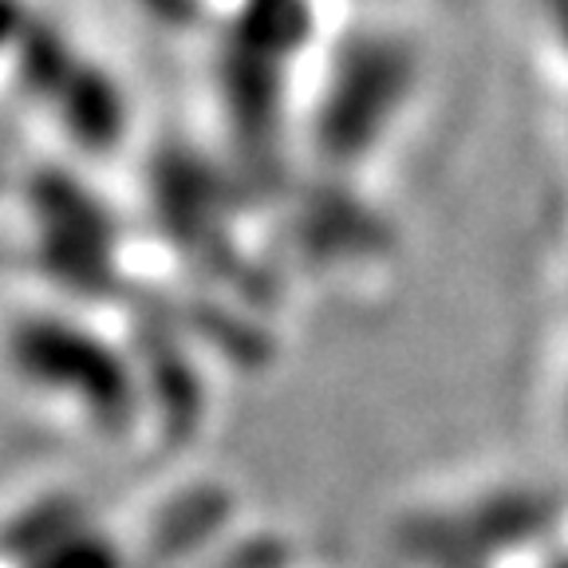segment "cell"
<instances>
[{
    "label": "cell",
    "mask_w": 568,
    "mask_h": 568,
    "mask_svg": "<svg viewBox=\"0 0 568 568\" xmlns=\"http://www.w3.org/2000/svg\"><path fill=\"white\" fill-rule=\"evenodd\" d=\"M4 359L24 387L63 399L91 426L119 435L139 415V379L103 332L60 312H28L4 336Z\"/></svg>",
    "instance_id": "obj_1"
},
{
    "label": "cell",
    "mask_w": 568,
    "mask_h": 568,
    "mask_svg": "<svg viewBox=\"0 0 568 568\" xmlns=\"http://www.w3.org/2000/svg\"><path fill=\"white\" fill-rule=\"evenodd\" d=\"M316 32L312 0H241L222 44V91L248 142L276 131L284 75Z\"/></svg>",
    "instance_id": "obj_2"
},
{
    "label": "cell",
    "mask_w": 568,
    "mask_h": 568,
    "mask_svg": "<svg viewBox=\"0 0 568 568\" xmlns=\"http://www.w3.org/2000/svg\"><path fill=\"white\" fill-rule=\"evenodd\" d=\"M415 48L395 32H355L332 55L320 99V142L339 159L364 154L415 88Z\"/></svg>",
    "instance_id": "obj_3"
},
{
    "label": "cell",
    "mask_w": 568,
    "mask_h": 568,
    "mask_svg": "<svg viewBox=\"0 0 568 568\" xmlns=\"http://www.w3.org/2000/svg\"><path fill=\"white\" fill-rule=\"evenodd\" d=\"M48 103L55 106V115L68 126L71 139L88 146V151H106L123 134V95H119V88L111 83L106 71H99L95 63L80 60V55L63 71V80L52 88Z\"/></svg>",
    "instance_id": "obj_4"
},
{
    "label": "cell",
    "mask_w": 568,
    "mask_h": 568,
    "mask_svg": "<svg viewBox=\"0 0 568 568\" xmlns=\"http://www.w3.org/2000/svg\"><path fill=\"white\" fill-rule=\"evenodd\" d=\"M28 568H126L123 549L115 541H106L103 532H63L52 545L36 552V560H28Z\"/></svg>",
    "instance_id": "obj_5"
},
{
    "label": "cell",
    "mask_w": 568,
    "mask_h": 568,
    "mask_svg": "<svg viewBox=\"0 0 568 568\" xmlns=\"http://www.w3.org/2000/svg\"><path fill=\"white\" fill-rule=\"evenodd\" d=\"M28 24V12L20 9V0H0V55L12 52Z\"/></svg>",
    "instance_id": "obj_6"
},
{
    "label": "cell",
    "mask_w": 568,
    "mask_h": 568,
    "mask_svg": "<svg viewBox=\"0 0 568 568\" xmlns=\"http://www.w3.org/2000/svg\"><path fill=\"white\" fill-rule=\"evenodd\" d=\"M545 12H549L552 32H557V40L568 52V0H545Z\"/></svg>",
    "instance_id": "obj_7"
},
{
    "label": "cell",
    "mask_w": 568,
    "mask_h": 568,
    "mask_svg": "<svg viewBox=\"0 0 568 568\" xmlns=\"http://www.w3.org/2000/svg\"><path fill=\"white\" fill-rule=\"evenodd\" d=\"M142 4H151L159 17L178 20V17H194V4L197 0H142Z\"/></svg>",
    "instance_id": "obj_8"
}]
</instances>
